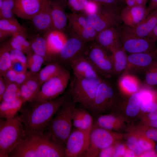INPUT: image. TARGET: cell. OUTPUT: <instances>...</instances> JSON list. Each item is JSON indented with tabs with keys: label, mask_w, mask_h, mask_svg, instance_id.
<instances>
[{
	"label": "cell",
	"mask_w": 157,
	"mask_h": 157,
	"mask_svg": "<svg viewBox=\"0 0 157 157\" xmlns=\"http://www.w3.org/2000/svg\"><path fill=\"white\" fill-rule=\"evenodd\" d=\"M10 55L12 62H19L27 68V57L24 53L19 50L11 49Z\"/></svg>",
	"instance_id": "43"
},
{
	"label": "cell",
	"mask_w": 157,
	"mask_h": 157,
	"mask_svg": "<svg viewBox=\"0 0 157 157\" xmlns=\"http://www.w3.org/2000/svg\"><path fill=\"white\" fill-rule=\"evenodd\" d=\"M146 137L157 141V129L152 127L147 129L145 133Z\"/></svg>",
	"instance_id": "48"
},
{
	"label": "cell",
	"mask_w": 157,
	"mask_h": 157,
	"mask_svg": "<svg viewBox=\"0 0 157 157\" xmlns=\"http://www.w3.org/2000/svg\"><path fill=\"white\" fill-rule=\"evenodd\" d=\"M140 156L141 157H157V153L152 149L145 151Z\"/></svg>",
	"instance_id": "53"
},
{
	"label": "cell",
	"mask_w": 157,
	"mask_h": 157,
	"mask_svg": "<svg viewBox=\"0 0 157 157\" xmlns=\"http://www.w3.org/2000/svg\"><path fill=\"white\" fill-rule=\"evenodd\" d=\"M147 9L148 15L152 11L157 10V0H150Z\"/></svg>",
	"instance_id": "52"
},
{
	"label": "cell",
	"mask_w": 157,
	"mask_h": 157,
	"mask_svg": "<svg viewBox=\"0 0 157 157\" xmlns=\"http://www.w3.org/2000/svg\"><path fill=\"white\" fill-rule=\"evenodd\" d=\"M145 73L146 86L151 88L157 87V59L148 68Z\"/></svg>",
	"instance_id": "38"
},
{
	"label": "cell",
	"mask_w": 157,
	"mask_h": 157,
	"mask_svg": "<svg viewBox=\"0 0 157 157\" xmlns=\"http://www.w3.org/2000/svg\"><path fill=\"white\" fill-rule=\"evenodd\" d=\"M119 30L122 47L129 54L150 52L157 49V40L141 38L131 33L120 23L116 26Z\"/></svg>",
	"instance_id": "7"
},
{
	"label": "cell",
	"mask_w": 157,
	"mask_h": 157,
	"mask_svg": "<svg viewBox=\"0 0 157 157\" xmlns=\"http://www.w3.org/2000/svg\"><path fill=\"white\" fill-rule=\"evenodd\" d=\"M127 145L129 149L132 150L136 156H140L143 151L138 142L137 138L134 136L129 137L127 140Z\"/></svg>",
	"instance_id": "42"
},
{
	"label": "cell",
	"mask_w": 157,
	"mask_h": 157,
	"mask_svg": "<svg viewBox=\"0 0 157 157\" xmlns=\"http://www.w3.org/2000/svg\"><path fill=\"white\" fill-rule=\"evenodd\" d=\"M29 41L33 53L43 57L45 62H50L53 61L52 56L49 51L44 35L37 34L30 36Z\"/></svg>",
	"instance_id": "27"
},
{
	"label": "cell",
	"mask_w": 157,
	"mask_h": 157,
	"mask_svg": "<svg viewBox=\"0 0 157 157\" xmlns=\"http://www.w3.org/2000/svg\"><path fill=\"white\" fill-rule=\"evenodd\" d=\"M31 20L35 30L43 35L52 30L51 0H43L39 11Z\"/></svg>",
	"instance_id": "15"
},
{
	"label": "cell",
	"mask_w": 157,
	"mask_h": 157,
	"mask_svg": "<svg viewBox=\"0 0 157 157\" xmlns=\"http://www.w3.org/2000/svg\"><path fill=\"white\" fill-rule=\"evenodd\" d=\"M27 37L20 33L14 34L7 41L11 49L19 50L28 55L33 53L30 43L27 40Z\"/></svg>",
	"instance_id": "32"
},
{
	"label": "cell",
	"mask_w": 157,
	"mask_h": 157,
	"mask_svg": "<svg viewBox=\"0 0 157 157\" xmlns=\"http://www.w3.org/2000/svg\"><path fill=\"white\" fill-rule=\"evenodd\" d=\"M58 1H60L62 2H63L66 4V2L67 0H57Z\"/></svg>",
	"instance_id": "59"
},
{
	"label": "cell",
	"mask_w": 157,
	"mask_h": 157,
	"mask_svg": "<svg viewBox=\"0 0 157 157\" xmlns=\"http://www.w3.org/2000/svg\"><path fill=\"white\" fill-rule=\"evenodd\" d=\"M89 0H67L66 5L72 13L83 14L85 7Z\"/></svg>",
	"instance_id": "41"
},
{
	"label": "cell",
	"mask_w": 157,
	"mask_h": 157,
	"mask_svg": "<svg viewBox=\"0 0 157 157\" xmlns=\"http://www.w3.org/2000/svg\"><path fill=\"white\" fill-rule=\"evenodd\" d=\"M41 86L35 74L31 76L20 86V97L24 103L34 101L40 91Z\"/></svg>",
	"instance_id": "23"
},
{
	"label": "cell",
	"mask_w": 157,
	"mask_h": 157,
	"mask_svg": "<svg viewBox=\"0 0 157 157\" xmlns=\"http://www.w3.org/2000/svg\"><path fill=\"white\" fill-rule=\"evenodd\" d=\"M33 74L31 73L29 71L27 70L23 72L17 73L15 82L20 86Z\"/></svg>",
	"instance_id": "45"
},
{
	"label": "cell",
	"mask_w": 157,
	"mask_h": 157,
	"mask_svg": "<svg viewBox=\"0 0 157 157\" xmlns=\"http://www.w3.org/2000/svg\"><path fill=\"white\" fill-rule=\"evenodd\" d=\"M136 155L134 152L129 149H126L123 155L124 157H135Z\"/></svg>",
	"instance_id": "56"
},
{
	"label": "cell",
	"mask_w": 157,
	"mask_h": 157,
	"mask_svg": "<svg viewBox=\"0 0 157 157\" xmlns=\"http://www.w3.org/2000/svg\"><path fill=\"white\" fill-rule=\"evenodd\" d=\"M111 54L113 64V75H118L125 72L128 66V56L122 46L115 50Z\"/></svg>",
	"instance_id": "29"
},
{
	"label": "cell",
	"mask_w": 157,
	"mask_h": 157,
	"mask_svg": "<svg viewBox=\"0 0 157 157\" xmlns=\"http://www.w3.org/2000/svg\"><path fill=\"white\" fill-rule=\"evenodd\" d=\"M103 78H87L74 75L68 94L75 103L88 109L92 104L99 85Z\"/></svg>",
	"instance_id": "5"
},
{
	"label": "cell",
	"mask_w": 157,
	"mask_h": 157,
	"mask_svg": "<svg viewBox=\"0 0 157 157\" xmlns=\"http://www.w3.org/2000/svg\"><path fill=\"white\" fill-rule=\"evenodd\" d=\"M68 93L53 99L43 102H28L23 104L17 116L28 132L42 133L47 129L57 111L68 99Z\"/></svg>",
	"instance_id": "1"
},
{
	"label": "cell",
	"mask_w": 157,
	"mask_h": 157,
	"mask_svg": "<svg viewBox=\"0 0 157 157\" xmlns=\"http://www.w3.org/2000/svg\"><path fill=\"white\" fill-rule=\"evenodd\" d=\"M16 33H20L27 37L26 30L14 18L0 19V40L1 42Z\"/></svg>",
	"instance_id": "24"
},
{
	"label": "cell",
	"mask_w": 157,
	"mask_h": 157,
	"mask_svg": "<svg viewBox=\"0 0 157 157\" xmlns=\"http://www.w3.org/2000/svg\"><path fill=\"white\" fill-rule=\"evenodd\" d=\"M136 5L147 7V0H134Z\"/></svg>",
	"instance_id": "57"
},
{
	"label": "cell",
	"mask_w": 157,
	"mask_h": 157,
	"mask_svg": "<svg viewBox=\"0 0 157 157\" xmlns=\"http://www.w3.org/2000/svg\"><path fill=\"white\" fill-rule=\"evenodd\" d=\"M43 0H15L13 13L21 19L31 20L38 12Z\"/></svg>",
	"instance_id": "20"
},
{
	"label": "cell",
	"mask_w": 157,
	"mask_h": 157,
	"mask_svg": "<svg viewBox=\"0 0 157 157\" xmlns=\"http://www.w3.org/2000/svg\"><path fill=\"white\" fill-rule=\"evenodd\" d=\"M94 41L111 53L122 46L119 32L116 26L110 27L98 33Z\"/></svg>",
	"instance_id": "18"
},
{
	"label": "cell",
	"mask_w": 157,
	"mask_h": 157,
	"mask_svg": "<svg viewBox=\"0 0 157 157\" xmlns=\"http://www.w3.org/2000/svg\"><path fill=\"white\" fill-rule=\"evenodd\" d=\"M157 24V10L150 13L140 23L133 27L124 25L129 32L137 36L146 38Z\"/></svg>",
	"instance_id": "22"
},
{
	"label": "cell",
	"mask_w": 157,
	"mask_h": 157,
	"mask_svg": "<svg viewBox=\"0 0 157 157\" xmlns=\"http://www.w3.org/2000/svg\"><path fill=\"white\" fill-rule=\"evenodd\" d=\"M6 88V83L3 77L0 76V101H2V97Z\"/></svg>",
	"instance_id": "51"
},
{
	"label": "cell",
	"mask_w": 157,
	"mask_h": 157,
	"mask_svg": "<svg viewBox=\"0 0 157 157\" xmlns=\"http://www.w3.org/2000/svg\"><path fill=\"white\" fill-rule=\"evenodd\" d=\"M83 15L98 33L116 26L121 21L120 12L102 6L94 13Z\"/></svg>",
	"instance_id": "11"
},
{
	"label": "cell",
	"mask_w": 157,
	"mask_h": 157,
	"mask_svg": "<svg viewBox=\"0 0 157 157\" xmlns=\"http://www.w3.org/2000/svg\"><path fill=\"white\" fill-rule=\"evenodd\" d=\"M148 123L151 127L157 129V119L153 120H149Z\"/></svg>",
	"instance_id": "58"
},
{
	"label": "cell",
	"mask_w": 157,
	"mask_h": 157,
	"mask_svg": "<svg viewBox=\"0 0 157 157\" xmlns=\"http://www.w3.org/2000/svg\"><path fill=\"white\" fill-rule=\"evenodd\" d=\"M90 133L76 128L72 131L64 147L66 157H83L89 146Z\"/></svg>",
	"instance_id": "12"
},
{
	"label": "cell",
	"mask_w": 157,
	"mask_h": 157,
	"mask_svg": "<svg viewBox=\"0 0 157 157\" xmlns=\"http://www.w3.org/2000/svg\"><path fill=\"white\" fill-rule=\"evenodd\" d=\"M114 97L113 85L103 79L99 85L92 104L88 109L95 115L98 114L114 105Z\"/></svg>",
	"instance_id": "13"
},
{
	"label": "cell",
	"mask_w": 157,
	"mask_h": 157,
	"mask_svg": "<svg viewBox=\"0 0 157 157\" xmlns=\"http://www.w3.org/2000/svg\"><path fill=\"white\" fill-rule=\"evenodd\" d=\"M118 86L122 91L131 94L138 91L140 86L139 81L135 77L125 72L119 79Z\"/></svg>",
	"instance_id": "30"
},
{
	"label": "cell",
	"mask_w": 157,
	"mask_h": 157,
	"mask_svg": "<svg viewBox=\"0 0 157 157\" xmlns=\"http://www.w3.org/2000/svg\"><path fill=\"white\" fill-rule=\"evenodd\" d=\"M142 100V94L140 91L131 95L126 109V113L127 116L133 117L138 113L140 109Z\"/></svg>",
	"instance_id": "34"
},
{
	"label": "cell",
	"mask_w": 157,
	"mask_h": 157,
	"mask_svg": "<svg viewBox=\"0 0 157 157\" xmlns=\"http://www.w3.org/2000/svg\"><path fill=\"white\" fill-rule=\"evenodd\" d=\"M11 48L7 42L1 44L0 47V76L4 74L11 67L10 51Z\"/></svg>",
	"instance_id": "33"
},
{
	"label": "cell",
	"mask_w": 157,
	"mask_h": 157,
	"mask_svg": "<svg viewBox=\"0 0 157 157\" xmlns=\"http://www.w3.org/2000/svg\"><path fill=\"white\" fill-rule=\"evenodd\" d=\"M84 54L101 76L109 78L113 75L111 54L94 41L88 43Z\"/></svg>",
	"instance_id": "6"
},
{
	"label": "cell",
	"mask_w": 157,
	"mask_h": 157,
	"mask_svg": "<svg viewBox=\"0 0 157 157\" xmlns=\"http://www.w3.org/2000/svg\"><path fill=\"white\" fill-rule=\"evenodd\" d=\"M157 59V49L151 52L130 54L128 56V66L125 72H145Z\"/></svg>",
	"instance_id": "16"
},
{
	"label": "cell",
	"mask_w": 157,
	"mask_h": 157,
	"mask_svg": "<svg viewBox=\"0 0 157 157\" xmlns=\"http://www.w3.org/2000/svg\"><path fill=\"white\" fill-rule=\"evenodd\" d=\"M10 157H66L64 147L45 132H28L9 154Z\"/></svg>",
	"instance_id": "2"
},
{
	"label": "cell",
	"mask_w": 157,
	"mask_h": 157,
	"mask_svg": "<svg viewBox=\"0 0 157 157\" xmlns=\"http://www.w3.org/2000/svg\"><path fill=\"white\" fill-rule=\"evenodd\" d=\"M149 120H153L157 119V108L154 111L149 113L148 115Z\"/></svg>",
	"instance_id": "55"
},
{
	"label": "cell",
	"mask_w": 157,
	"mask_h": 157,
	"mask_svg": "<svg viewBox=\"0 0 157 157\" xmlns=\"http://www.w3.org/2000/svg\"><path fill=\"white\" fill-rule=\"evenodd\" d=\"M70 65L76 76L87 78H102L84 53L73 60Z\"/></svg>",
	"instance_id": "17"
},
{
	"label": "cell",
	"mask_w": 157,
	"mask_h": 157,
	"mask_svg": "<svg viewBox=\"0 0 157 157\" xmlns=\"http://www.w3.org/2000/svg\"><path fill=\"white\" fill-rule=\"evenodd\" d=\"M99 6L115 10L120 13L126 6L124 0H90Z\"/></svg>",
	"instance_id": "39"
},
{
	"label": "cell",
	"mask_w": 157,
	"mask_h": 157,
	"mask_svg": "<svg viewBox=\"0 0 157 157\" xmlns=\"http://www.w3.org/2000/svg\"><path fill=\"white\" fill-rule=\"evenodd\" d=\"M24 103L21 97L12 101L0 102V117L6 119L13 118Z\"/></svg>",
	"instance_id": "28"
},
{
	"label": "cell",
	"mask_w": 157,
	"mask_h": 157,
	"mask_svg": "<svg viewBox=\"0 0 157 157\" xmlns=\"http://www.w3.org/2000/svg\"><path fill=\"white\" fill-rule=\"evenodd\" d=\"M27 69L32 74H35L40 70L42 64L45 62L43 58L34 53L27 55Z\"/></svg>",
	"instance_id": "35"
},
{
	"label": "cell",
	"mask_w": 157,
	"mask_h": 157,
	"mask_svg": "<svg viewBox=\"0 0 157 157\" xmlns=\"http://www.w3.org/2000/svg\"><path fill=\"white\" fill-rule=\"evenodd\" d=\"M64 68L58 62H51L40 70L35 75L42 86L44 82L59 73Z\"/></svg>",
	"instance_id": "31"
},
{
	"label": "cell",
	"mask_w": 157,
	"mask_h": 157,
	"mask_svg": "<svg viewBox=\"0 0 157 157\" xmlns=\"http://www.w3.org/2000/svg\"><path fill=\"white\" fill-rule=\"evenodd\" d=\"M147 7L139 5L126 6L121 11V21L124 25L133 27L141 22L148 15Z\"/></svg>",
	"instance_id": "19"
},
{
	"label": "cell",
	"mask_w": 157,
	"mask_h": 157,
	"mask_svg": "<svg viewBox=\"0 0 157 157\" xmlns=\"http://www.w3.org/2000/svg\"><path fill=\"white\" fill-rule=\"evenodd\" d=\"M89 43L70 37L59 52L54 56L53 61L70 65L73 60L84 53Z\"/></svg>",
	"instance_id": "14"
},
{
	"label": "cell",
	"mask_w": 157,
	"mask_h": 157,
	"mask_svg": "<svg viewBox=\"0 0 157 157\" xmlns=\"http://www.w3.org/2000/svg\"><path fill=\"white\" fill-rule=\"evenodd\" d=\"M68 15V30L70 37L88 42L95 40L98 33L84 15L72 13Z\"/></svg>",
	"instance_id": "9"
},
{
	"label": "cell",
	"mask_w": 157,
	"mask_h": 157,
	"mask_svg": "<svg viewBox=\"0 0 157 157\" xmlns=\"http://www.w3.org/2000/svg\"><path fill=\"white\" fill-rule=\"evenodd\" d=\"M139 144L143 151L153 149L154 147L153 140L147 138H141L138 140Z\"/></svg>",
	"instance_id": "44"
},
{
	"label": "cell",
	"mask_w": 157,
	"mask_h": 157,
	"mask_svg": "<svg viewBox=\"0 0 157 157\" xmlns=\"http://www.w3.org/2000/svg\"><path fill=\"white\" fill-rule=\"evenodd\" d=\"M72 120L73 125L76 129L91 132L93 127V119L86 110L75 106L72 112Z\"/></svg>",
	"instance_id": "25"
},
{
	"label": "cell",
	"mask_w": 157,
	"mask_h": 157,
	"mask_svg": "<svg viewBox=\"0 0 157 157\" xmlns=\"http://www.w3.org/2000/svg\"><path fill=\"white\" fill-rule=\"evenodd\" d=\"M70 79V72L64 68L42 84L34 101H46L59 97L65 92Z\"/></svg>",
	"instance_id": "8"
},
{
	"label": "cell",
	"mask_w": 157,
	"mask_h": 157,
	"mask_svg": "<svg viewBox=\"0 0 157 157\" xmlns=\"http://www.w3.org/2000/svg\"><path fill=\"white\" fill-rule=\"evenodd\" d=\"M44 35L53 61L54 56L60 50L68 38L64 32L55 30L51 31Z\"/></svg>",
	"instance_id": "26"
},
{
	"label": "cell",
	"mask_w": 157,
	"mask_h": 157,
	"mask_svg": "<svg viewBox=\"0 0 157 157\" xmlns=\"http://www.w3.org/2000/svg\"><path fill=\"white\" fill-rule=\"evenodd\" d=\"M17 74V72L11 68L8 70L2 76L6 82H15Z\"/></svg>",
	"instance_id": "47"
},
{
	"label": "cell",
	"mask_w": 157,
	"mask_h": 157,
	"mask_svg": "<svg viewBox=\"0 0 157 157\" xmlns=\"http://www.w3.org/2000/svg\"><path fill=\"white\" fill-rule=\"evenodd\" d=\"M126 149L125 146L123 144H120L116 146L113 157L123 156Z\"/></svg>",
	"instance_id": "50"
},
{
	"label": "cell",
	"mask_w": 157,
	"mask_h": 157,
	"mask_svg": "<svg viewBox=\"0 0 157 157\" xmlns=\"http://www.w3.org/2000/svg\"><path fill=\"white\" fill-rule=\"evenodd\" d=\"M5 82L6 88L3 96L2 101H12L20 97V86L14 82Z\"/></svg>",
	"instance_id": "37"
},
{
	"label": "cell",
	"mask_w": 157,
	"mask_h": 157,
	"mask_svg": "<svg viewBox=\"0 0 157 157\" xmlns=\"http://www.w3.org/2000/svg\"><path fill=\"white\" fill-rule=\"evenodd\" d=\"M52 30L64 32L68 22L65 11L66 5L57 0H51Z\"/></svg>",
	"instance_id": "21"
},
{
	"label": "cell",
	"mask_w": 157,
	"mask_h": 157,
	"mask_svg": "<svg viewBox=\"0 0 157 157\" xmlns=\"http://www.w3.org/2000/svg\"><path fill=\"white\" fill-rule=\"evenodd\" d=\"M96 124L99 127L111 130L117 127L119 121L118 119L113 115H104L97 118Z\"/></svg>",
	"instance_id": "36"
},
{
	"label": "cell",
	"mask_w": 157,
	"mask_h": 157,
	"mask_svg": "<svg viewBox=\"0 0 157 157\" xmlns=\"http://www.w3.org/2000/svg\"><path fill=\"white\" fill-rule=\"evenodd\" d=\"M75 106V103L68 98L57 111L44 132L64 147L72 131V113Z\"/></svg>",
	"instance_id": "3"
},
{
	"label": "cell",
	"mask_w": 157,
	"mask_h": 157,
	"mask_svg": "<svg viewBox=\"0 0 157 157\" xmlns=\"http://www.w3.org/2000/svg\"><path fill=\"white\" fill-rule=\"evenodd\" d=\"M155 148L156 151L157 153V144L155 145Z\"/></svg>",
	"instance_id": "60"
},
{
	"label": "cell",
	"mask_w": 157,
	"mask_h": 157,
	"mask_svg": "<svg viewBox=\"0 0 157 157\" xmlns=\"http://www.w3.org/2000/svg\"><path fill=\"white\" fill-rule=\"evenodd\" d=\"M11 68L17 73L23 72L27 70V68L19 62H12Z\"/></svg>",
	"instance_id": "49"
},
{
	"label": "cell",
	"mask_w": 157,
	"mask_h": 157,
	"mask_svg": "<svg viewBox=\"0 0 157 157\" xmlns=\"http://www.w3.org/2000/svg\"><path fill=\"white\" fill-rule=\"evenodd\" d=\"M26 133L24 126L17 116L0 120V157H7Z\"/></svg>",
	"instance_id": "4"
},
{
	"label": "cell",
	"mask_w": 157,
	"mask_h": 157,
	"mask_svg": "<svg viewBox=\"0 0 157 157\" xmlns=\"http://www.w3.org/2000/svg\"><path fill=\"white\" fill-rule=\"evenodd\" d=\"M15 0H3L0 6V19H9L14 18L13 10Z\"/></svg>",
	"instance_id": "40"
},
{
	"label": "cell",
	"mask_w": 157,
	"mask_h": 157,
	"mask_svg": "<svg viewBox=\"0 0 157 157\" xmlns=\"http://www.w3.org/2000/svg\"><path fill=\"white\" fill-rule=\"evenodd\" d=\"M116 147L113 144L102 150L98 156L101 157H113Z\"/></svg>",
	"instance_id": "46"
},
{
	"label": "cell",
	"mask_w": 157,
	"mask_h": 157,
	"mask_svg": "<svg viewBox=\"0 0 157 157\" xmlns=\"http://www.w3.org/2000/svg\"><path fill=\"white\" fill-rule=\"evenodd\" d=\"M116 137V135L110 130L93 126L90 134L89 146L83 157L97 156L101 150L114 144Z\"/></svg>",
	"instance_id": "10"
},
{
	"label": "cell",
	"mask_w": 157,
	"mask_h": 157,
	"mask_svg": "<svg viewBox=\"0 0 157 157\" xmlns=\"http://www.w3.org/2000/svg\"><path fill=\"white\" fill-rule=\"evenodd\" d=\"M146 38L155 39L157 40V24Z\"/></svg>",
	"instance_id": "54"
}]
</instances>
